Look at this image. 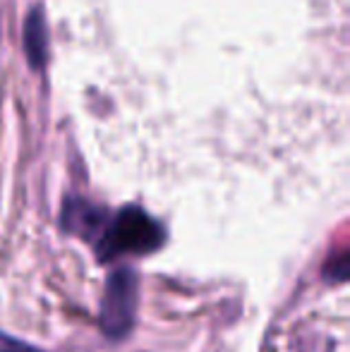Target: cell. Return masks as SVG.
Segmentation results:
<instances>
[{
    "label": "cell",
    "instance_id": "cell-1",
    "mask_svg": "<svg viewBox=\"0 0 350 352\" xmlns=\"http://www.w3.org/2000/svg\"><path fill=\"white\" fill-rule=\"evenodd\" d=\"M161 230L146 213L125 209L103 230V254H127V252H151L159 247Z\"/></svg>",
    "mask_w": 350,
    "mask_h": 352
},
{
    "label": "cell",
    "instance_id": "cell-2",
    "mask_svg": "<svg viewBox=\"0 0 350 352\" xmlns=\"http://www.w3.org/2000/svg\"><path fill=\"white\" fill-rule=\"evenodd\" d=\"M41 38H43V27L36 19V14H32L29 29H27V46H29V56H32L34 65H36V46H41Z\"/></svg>",
    "mask_w": 350,
    "mask_h": 352
},
{
    "label": "cell",
    "instance_id": "cell-3",
    "mask_svg": "<svg viewBox=\"0 0 350 352\" xmlns=\"http://www.w3.org/2000/svg\"><path fill=\"white\" fill-rule=\"evenodd\" d=\"M0 352H32V350H29V348H24V345L12 343V340H5V338H0Z\"/></svg>",
    "mask_w": 350,
    "mask_h": 352
}]
</instances>
